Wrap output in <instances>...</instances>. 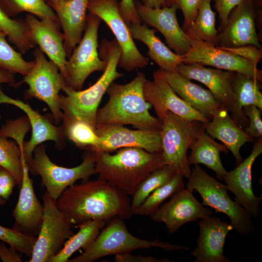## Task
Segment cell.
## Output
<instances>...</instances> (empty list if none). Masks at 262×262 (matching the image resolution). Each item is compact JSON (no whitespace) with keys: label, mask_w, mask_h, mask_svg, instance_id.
Returning a JSON list of instances; mask_svg holds the SVG:
<instances>
[{"label":"cell","mask_w":262,"mask_h":262,"mask_svg":"<svg viewBox=\"0 0 262 262\" xmlns=\"http://www.w3.org/2000/svg\"><path fill=\"white\" fill-rule=\"evenodd\" d=\"M56 204L74 228L89 220L107 222L116 216L127 219L134 214L129 196L99 179L70 186Z\"/></svg>","instance_id":"obj_1"},{"label":"cell","mask_w":262,"mask_h":262,"mask_svg":"<svg viewBox=\"0 0 262 262\" xmlns=\"http://www.w3.org/2000/svg\"><path fill=\"white\" fill-rule=\"evenodd\" d=\"M91 152L98 179L129 196L147 175L165 164L162 151L152 153L139 147L120 148L113 154Z\"/></svg>","instance_id":"obj_2"},{"label":"cell","mask_w":262,"mask_h":262,"mask_svg":"<svg viewBox=\"0 0 262 262\" xmlns=\"http://www.w3.org/2000/svg\"><path fill=\"white\" fill-rule=\"evenodd\" d=\"M146 79L143 73L138 71L127 83L112 82L107 91L108 101L97 111L96 125H130L138 129L160 131L162 122L150 115L151 105L144 96Z\"/></svg>","instance_id":"obj_3"},{"label":"cell","mask_w":262,"mask_h":262,"mask_svg":"<svg viewBox=\"0 0 262 262\" xmlns=\"http://www.w3.org/2000/svg\"><path fill=\"white\" fill-rule=\"evenodd\" d=\"M99 57L107 62L103 74L92 86L83 90L76 91L65 86L60 95V104L63 116L82 120L96 129V117L99 104L105 93L116 79L124 74L117 70L121 50L115 39H103L98 49Z\"/></svg>","instance_id":"obj_4"},{"label":"cell","mask_w":262,"mask_h":262,"mask_svg":"<svg viewBox=\"0 0 262 262\" xmlns=\"http://www.w3.org/2000/svg\"><path fill=\"white\" fill-rule=\"evenodd\" d=\"M152 247L160 248L167 252L189 250L187 247L180 245L137 238L129 231L124 219L116 216L106 222L96 239L80 255L68 262H92L110 255Z\"/></svg>","instance_id":"obj_5"},{"label":"cell","mask_w":262,"mask_h":262,"mask_svg":"<svg viewBox=\"0 0 262 262\" xmlns=\"http://www.w3.org/2000/svg\"><path fill=\"white\" fill-rule=\"evenodd\" d=\"M186 189L197 191L201 197V204L216 212L226 215L230 220L233 229L238 234L248 235L254 229L252 217L228 194L224 184L210 176L198 164L192 168L188 178Z\"/></svg>","instance_id":"obj_6"},{"label":"cell","mask_w":262,"mask_h":262,"mask_svg":"<svg viewBox=\"0 0 262 262\" xmlns=\"http://www.w3.org/2000/svg\"><path fill=\"white\" fill-rule=\"evenodd\" d=\"M82 163L67 168L53 163L48 156L46 146L41 144L34 149L33 160L28 166L29 172L41 178V184L45 187L48 195L56 201L63 192L78 180L82 182L96 174L92 153L85 150Z\"/></svg>","instance_id":"obj_7"},{"label":"cell","mask_w":262,"mask_h":262,"mask_svg":"<svg viewBox=\"0 0 262 262\" xmlns=\"http://www.w3.org/2000/svg\"><path fill=\"white\" fill-rule=\"evenodd\" d=\"M33 65L20 83L28 85L25 92L27 98H35L45 102L52 113L55 122L62 121L63 113L60 104V91L67 85L58 67L48 61L38 47L33 51Z\"/></svg>","instance_id":"obj_8"},{"label":"cell","mask_w":262,"mask_h":262,"mask_svg":"<svg viewBox=\"0 0 262 262\" xmlns=\"http://www.w3.org/2000/svg\"><path fill=\"white\" fill-rule=\"evenodd\" d=\"M102 20L88 13L83 36L67 61L66 82L72 89L82 90L86 79L96 71H104L107 62L99 56L98 31Z\"/></svg>","instance_id":"obj_9"},{"label":"cell","mask_w":262,"mask_h":262,"mask_svg":"<svg viewBox=\"0 0 262 262\" xmlns=\"http://www.w3.org/2000/svg\"><path fill=\"white\" fill-rule=\"evenodd\" d=\"M195 122L168 111L161 121L160 131L165 164L187 179L191 173L187 153L196 137Z\"/></svg>","instance_id":"obj_10"},{"label":"cell","mask_w":262,"mask_h":262,"mask_svg":"<svg viewBox=\"0 0 262 262\" xmlns=\"http://www.w3.org/2000/svg\"><path fill=\"white\" fill-rule=\"evenodd\" d=\"M87 11L104 21L113 33L121 50L118 66L131 72L148 65V59L136 46L129 26L120 14L118 0H89Z\"/></svg>","instance_id":"obj_11"},{"label":"cell","mask_w":262,"mask_h":262,"mask_svg":"<svg viewBox=\"0 0 262 262\" xmlns=\"http://www.w3.org/2000/svg\"><path fill=\"white\" fill-rule=\"evenodd\" d=\"M42 198L44 207L42 222L30 262H48L74 234L72 227L58 208L56 201L47 192Z\"/></svg>","instance_id":"obj_12"},{"label":"cell","mask_w":262,"mask_h":262,"mask_svg":"<svg viewBox=\"0 0 262 262\" xmlns=\"http://www.w3.org/2000/svg\"><path fill=\"white\" fill-rule=\"evenodd\" d=\"M260 0H243L230 12L226 22L218 31V46L236 48L252 45L262 49L257 32L260 18Z\"/></svg>","instance_id":"obj_13"},{"label":"cell","mask_w":262,"mask_h":262,"mask_svg":"<svg viewBox=\"0 0 262 262\" xmlns=\"http://www.w3.org/2000/svg\"><path fill=\"white\" fill-rule=\"evenodd\" d=\"M97 146L84 150L111 153L119 149L136 147L152 153L162 151L160 131L131 130L121 125H96Z\"/></svg>","instance_id":"obj_14"},{"label":"cell","mask_w":262,"mask_h":262,"mask_svg":"<svg viewBox=\"0 0 262 262\" xmlns=\"http://www.w3.org/2000/svg\"><path fill=\"white\" fill-rule=\"evenodd\" d=\"M182 63H197L214 68L240 73L259 82L262 71L253 62L231 52L202 41L192 40L188 51L183 56Z\"/></svg>","instance_id":"obj_15"},{"label":"cell","mask_w":262,"mask_h":262,"mask_svg":"<svg viewBox=\"0 0 262 262\" xmlns=\"http://www.w3.org/2000/svg\"><path fill=\"white\" fill-rule=\"evenodd\" d=\"M143 90L146 100L154 108L161 121L168 111L190 121L206 124L210 120L182 99L157 71L153 73L152 81L146 79Z\"/></svg>","instance_id":"obj_16"},{"label":"cell","mask_w":262,"mask_h":262,"mask_svg":"<svg viewBox=\"0 0 262 262\" xmlns=\"http://www.w3.org/2000/svg\"><path fill=\"white\" fill-rule=\"evenodd\" d=\"M134 2L141 20L159 31L168 46L176 53L184 56L191 48L192 40L178 23L176 11L180 8L178 4L175 3L169 6L150 8L141 2Z\"/></svg>","instance_id":"obj_17"},{"label":"cell","mask_w":262,"mask_h":262,"mask_svg":"<svg viewBox=\"0 0 262 262\" xmlns=\"http://www.w3.org/2000/svg\"><path fill=\"white\" fill-rule=\"evenodd\" d=\"M193 192L185 188L149 217L155 222L164 223L168 232L172 234L186 223L213 215V212L199 202Z\"/></svg>","instance_id":"obj_18"},{"label":"cell","mask_w":262,"mask_h":262,"mask_svg":"<svg viewBox=\"0 0 262 262\" xmlns=\"http://www.w3.org/2000/svg\"><path fill=\"white\" fill-rule=\"evenodd\" d=\"M262 153V137H260L253 146L249 155L235 168L227 171L222 180L228 190L234 195L235 201L252 218H256L259 214L262 196H256L253 193L251 170L255 161Z\"/></svg>","instance_id":"obj_19"},{"label":"cell","mask_w":262,"mask_h":262,"mask_svg":"<svg viewBox=\"0 0 262 262\" xmlns=\"http://www.w3.org/2000/svg\"><path fill=\"white\" fill-rule=\"evenodd\" d=\"M25 20L34 44L38 45L50 61L58 67L66 80L67 56L64 47V35L60 31L59 20L41 19L29 13L26 15Z\"/></svg>","instance_id":"obj_20"},{"label":"cell","mask_w":262,"mask_h":262,"mask_svg":"<svg viewBox=\"0 0 262 262\" xmlns=\"http://www.w3.org/2000/svg\"><path fill=\"white\" fill-rule=\"evenodd\" d=\"M198 224L197 246L191 252L194 262H230L224 255V246L228 234L233 229L230 223L211 215L200 219Z\"/></svg>","instance_id":"obj_21"},{"label":"cell","mask_w":262,"mask_h":262,"mask_svg":"<svg viewBox=\"0 0 262 262\" xmlns=\"http://www.w3.org/2000/svg\"><path fill=\"white\" fill-rule=\"evenodd\" d=\"M21 160L23 177L18 199L12 213L15 220L13 228L36 237L42 224L44 207L36 196L24 156H21Z\"/></svg>","instance_id":"obj_22"},{"label":"cell","mask_w":262,"mask_h":262,"mask_svg":"<svg viewBox=\"0 0 262 262\" xmlns=\"http://www.w3.org/2000/svg\"><path fill=\"white\" fill-rule=\"evenodd\" d=\"M176 71L184 77L204 84L229 114L231 113L234 103L231 87L234 72L206 67L197 63H181Z\"/></svg>","instance_id":"obj_23"},{"label":"cell","mask_w":262,"mask_h":262,"mask_svg":"<svg viewBox=\"0 0 262 262\" xmlns=\"http://www.w3.org/2000/svg\"><path fill=\"white\" fill-rule=\"evenodd\" d=\"M0 104H9L17 107L26 114L29 120L32 136L29 141L24 142L23 146V154L28 166L32 162L33 151L37 146L47 141L62 144L66 137L62 125L54 126L27 103L8 97L3 93L0 85Z\"/></svg>","instance_id":"obj_24"},{"label":"cell","mask_w":262,"mask_h":262,"mask_svg":"<svg viewBox=\"0 0 262 262\" xmlns=\"http://www.w3.org/2000/svg\"><path fill=\"white\" fill-rule=\"evenodd\" d=\"M156 71L182 99L210 120L222 110L226 109L209 90L194 83L178 72H167L160 69Z\"/></svg>","instance_id":"obj_25"},{"label":"cell","mask_w":262,"mask_h":262,"mask_svg":"<svg viewBox=\"0 0 262 262\" xmlns=\"http://www.w3.org/2000/svg\"><path fill=\"white\" fill-rule=\"evenodd\" d=\"M89 0H70L47 4L57 16L64 35V47L67 57L80 42L86 24Z\"/></svg>","instance_id":"obj_26"},{"label":"cell","mask_w":262,"mask_h":262,"mask_svg":"<svg viewBox=\"0 0 262 262\" xmlns=\"http://www.w3.org/2000/svg\"><path fill=\"white\" fill-rule=\"evenodd\" d=\"M203 126L210 136L221 141L231 152L237 164L243 161L240 154L242 147L254 141L236 124L226 109L214 115L207 123L203 124Z\"/></svg>","instance_id":"obj_27"},{"label":"cell","mask_w":262,"mask_h":262,"mask_svg":"<svg viewBox=\"0 0 262 262\" xmlns=\"http://www.w3.org/2000/svg\"><path fill=\"white\" fill-rule=\"evenodd\" d=\"M231 87L234 103L230 115L238 126L244 129L249 121L244 114L243 108L254 105L262 111L260 82L245 74L234 72Z\"/></svg>","instance_id":"obj_28"},{"label":"cell","mask_w":262,"mask_h":262,"mask_svg":"<svg viewBox=\"0 0 262 262\" xmlns=\"http://www.w3.org/2000/svg\"><path fill=\"white\" fill-rule=\"evenodd\" d=\"M129 26L132 38L147 46V56L159 66V69L177 72L178 66L182 63L183 56L173 52L165 46L155 35V29L149 28L145 23H134Z\"/></svg>","instance_id":"obj_29"},{"label":"cell","mask_w":262,"mask_h":262,"mask_svg":"<svg viewBox=\"0 0 262 262\" xmlns=\"http://www.w3.org/2000/svg\"><path fill=\"white\" fill-rule=\"evenodd\" d=\"M189 148L191 149L188 156L190 164H203L213 170L218 179L222 180L227 171L222 164L220 153H227L228 149L206 132L203 123L196 126V137Z\"/></svg>","instance_id":"obj_30"},{"label":"cell","mask_w":262,"mask_h":262,"mask_svg":"<svg viewBox=\"0 0 262 262\" xmlns=\"http://www.w3.org/2000/svg\"><path fill=\"white\" fill-rule=\"evenodd\" d=\"M106 223L104 220L96 219L81 225L79 231L66 242L62 250L48 262H68L75 252L81 248L85 249L93 242Z\"/></svg>","instance_id":"obj_31"},{"label":"cell","mask_w":262,"mask_h":262,"mask_svg":"<svg viewBox=\"0 0 262 262\" xmlns=\"http://www.w3.org/2000/svg\"><path fill=\"white\" fill-rule=\"evenodd\" d=\"M211 0H204L197 14L185 32L191 40L218 46V31L215 28V16L211 7Z\"/></svg>","instance_id":"obj_32"},{"label":"cell","mask_w":262,"mask_h":262,"mask_svg":"<svg viewBox=\"0 0 262 262\" xmlns=\"http://www.w3.org/2000/svg\"><path fill=\"white\" fill-rule=\"evenodd\" d=\"M0 32L6 35L8 41L22 54L35 46L31 38L29 26L26 20L9 17L0 8Z\"/></svg>","instance_id":"obj_33"},{"label":"cell","mask_w":262,"mask_h":262,"mask_svg":"<svg viewBox=\"0 0 262 262\" xmlns=\"http://www.w3.org/2000/svg\"><path fill=\"white\" fill-rule=\"evenodd\" d=\"M183 178L180 174L177 173L169 182L153 191L133 211V214L151 216L166 199L185 188Z\"/></svg>","instance_id":"obj_34"},{"label":"cell","mask_w":262,"mask_h":262,"mask_svg":"<svg viewBox=\"0 0 262 262\" xmlns=\"http://www.w3.org/2000/svg\"><path fill=\"white\" fill-rule=\"evenodd\" d=\"M62 127L66 136L80 149L96 147L99 138L95 129L89 124L73 117L63 116Z\"/></svg>","instance_id":"obj_35"},{"label":"cell","mask_w":262,"mask_h":262,"mask_svg":"<svg viewBox=\"0 0 262 262\" xmlns=\"http://www.w3.org/2000/svg\"><path fill=\"white\" fill-rule=\"evenodd\" d=\"M177 173L172 166L165 164L147 175L131 196V205L133 212L153 191L169 182Z\"/></svg>","instance_id":"obj_36"},{"label":"cell","mask_w":262,"mask_h":262,"mask_svg":"<svg viewBox=\"0 0 262 262\" xmlns=\"http://www.w3.org/2000/svg\"><path fill=\"white\" fill-rule=\"evenodd\" d=\"M0 8L12 18L26 12L41 19L58 20L54 11L44 0H0Z\"/></svg>","instance_id":"obj_37"},{"label":"cell","mask_w":262,"mask_h":262,"mask_svg":"<svg viewBox=\"0 0 262 262\" xmlns=\"http://www.w3.org/2000/svg\"><path fill=\"white\" fill-rule=\"evenodd\" d=\"M6 38V35L0 32V65L14 74L24 76L32 67L34 61H26L22 54L8 43Z\"/></svg>","instance_id":"obj_38"},{"label":"cell","mask_w":262,"mask_h":262,"mask_svg":"<svg viewBox=\"0 0 262 262\" xmlns=\"http://www.w3.org/2000/svg\"><path fill=\"white\" fill-rule=\"evenodd\" d=\"M21 155V150L16 143L0 136V165L12 173L19 188L23 177Z\"/></svg>","instance_id":"obj_39"},{"label":"cell","mask_w":262,"mask_h":262,"mask_svg":"<svg viewBox=\"0 0 262 262\" xmlns=\"http://www.w3.org/2000/svg\"><path fill=\"white\" fill-rule=\"evenodd\" d=\"M37 237L16 229L0 225V241L8 244L20 253L31 258Z\"/></svg>","instance_id":"obj_40"},{"label":"cell","mask_w":262,"mask_h":262,"mask_svg":"<svg viewBox=\"0 0 262 262\" xmlns=\"http://www.w3.org/2000/svg\"><path fill=\"white\" fill-rule=\"evenodd\" d=\"M261 112L257 106L254 105L246 106L243 108L244 115L249 120L247 126L244 130L254 140L258 139L262 136Z\"/></svg>","instance_id":"obj_41"},{"label":"cell","mask_w":262,"mask_h":262,"mask_svg":"<svg viewBox=\"0 0 262 262\" xmlns=\"http://www.w3.org/2000/svg\"><path fill=\"white\" fill-rule=\"evenodd\" d=\"M204 0H167L164 6L176 3L181 9L184 17L182 27L185 32L195 19L198 8Z\"/></svg>","instance_id":"obj_42"},{"label":"cell","mask_w":262,"mask_h":262,"mask_svg":"<svg viewBox=\"0 0 262 262\" xmlns=\"http://www.w3.org/2000/svg\"><path fill=\"white\" fill-rule=\"evenodd\" d=\"M219 47L245 58L256 65L260 62L262 58V49L254 46L246 45L236 48Z\"/></svg>","instance_id":"obj_43"},{"label":"cell","mask_w":262,"mask_h":262,"mask_svg":"<svg viewBox=\"0 0 262 262\" xmlns=\"http://www.w3.org/2000/svg\"><path fill=\"white\" fill-rule=\"evenodd\" d=\"M16 186H18V184L15 177L8 170L0 165V197L8 200Z\"/></svg>","instance_id":"obj_44"},{"label":"cell","mask_w":262,"mask_h":262,"mask_svg":"<svg viewBox=\"0 0 262 262\" xmlns=\"http://www.w3.org/2000/svg\"><path fill=\"white\" fill-rule=\"evenodd\" d=\"M213 0L214 2V7L218 14L220 23L218 29H221L224 25L232 10L243 1V0Z\"/></svg>","instance_id":"obj_45"},{"label":"cell","mask_w":262,"mask_h":262,"mask_svg":"<svg viewBox=\"0 0 262 262\" xmlns=\"http://www.w3.org/2000/svg\"><path fill=\"white\" fill-rule=\"evenodd\" d=\"M134 0H121L119 2L120 14L128 25L131 23H142L135 6Z\"/></svg>","instance_id":"obj_46"},{"label":"cell","mask_w":262,"mask_h":262,"mask_svg":"<svg viewBox=\"0 0 262 262\" xmlns=\"http://www.w3.org/2000/svg\"><path fill=\"white\" fill-rule=\"evenodd\" d=\"M114 260L116 262H171L167 258L159 259L154 256L134 255L131 253H126L115 255Z\"/></svg>","instance_id":"obj_47"},{"label":"cell","mask_w":262,"mask_h":262,"mask_svg":"<svg viewBox=\"0 0 262 262\" xmlns=\"http://www.w3.org/2000/svg\"><path fill=\"white\" fill-rule=\"evenodd\" d=\"M0 259L3 262H22L20 253L10 246L8 248L4 242L0 241Z\"/></svg>","instance_id":"obj_48"},{"label":"cell","mask_w":262,"mask_h":262,"mask_svg":"<svg viewBox=\"0 0 262 262\" xmlns=\"http://www.w3.org/2000/svg\"><path fill=\"white\" fill-rule=\"evenodd\" d=\"M7 83L14 86L16 83L14 73L0 65V85Z\"/></svg>","instance_id":"obj_49"},{"label":"cell","mask_w":262,"mask_h":262,"mask_svg":"<svg viewBox=\"0 0 262 262\" xmlns=\"http://www.w3.org/2000/svg\"><path fill=\"white\" fill-rule=\"evenodd\" d=\"M167 0H141V2L146 6L150 8L164 7Z\"/></svg>","instance_id":"obj_50"},{"label":"cell","mask_w":262,"mask_h":262,"mask_svg":"<svg viewBox=\"0 0 262 262\" xmlns=\"http://www.w3.org/2000/svg\"><path fill=\"white\" fill-rule=\"evenodd\" d=\"M47 3L49 2H66L70 0H44Z\"/></svg>","instance_id":"obj_51"},{"label":"cell","mask_w":262,"mask_h":262,"mask_svg":"<svg viewBox=\"0 0 262 262\" xmlns=\"http://www.w3.org/2000/svg\"><path fill=\"white\" fill-rule=\"evenodd\" d=\"M6 200L0 197V206H2L5 204Z\"/></svg>","instance_id":"obj_52"}]
</instances>
